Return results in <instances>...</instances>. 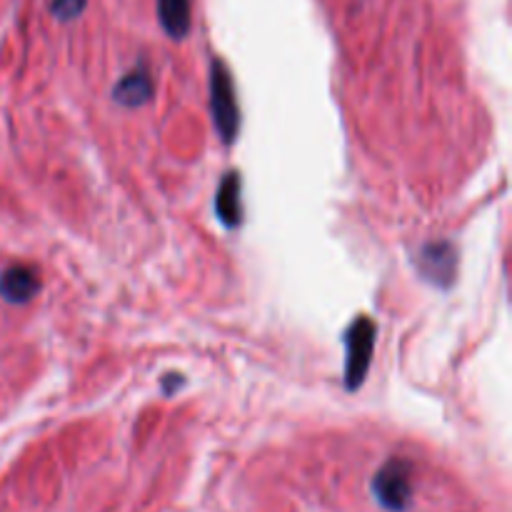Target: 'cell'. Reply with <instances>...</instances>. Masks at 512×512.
<instances>
[{
  "label": "cell",
  "mask_w": 512,
  "mask_h": 512,
  "mask_svg": "<svg viewBox=\"0 0 512 512\" xmlns=\"http://www.w3.org/2000/svg\"><path fill=\"white\" fill-rule=\"evenodd\" d=\"M210 110H213L215 128L225 143H233L240 130V110L235 100L233 78L223 60H213L210 65Z\"/></svg>",
  "instance_id": "6da1fadb"
},
{
  "label": "cell",
  "mask_w": 512,
  "mask_h": 512,
  "mask_svg": "<svg viewBox=\"0 0 512 512\" xmlns=\"http://www.w3.org/2000/svg\"><path fill=\"white\" fill-rule=\"evenodd\" d=\"M413 465L408 460H388L373 478V495L380 508L390 512H405L413 500Z\"/></svg>",
  "instance_id": "7a4b0ae2"
},
{
  "label": "cell",
  "mask_w": 512,
  "mask_h": 512,
  "mask_svg": "<svg viewBox=\"0 0 512 512\" xmlns=\"http://www.w3.org/2000/svg\"><path fill=\"white\" fill-rule=\"evenodd\" d=\"M348 358H345V388L358 390L368 375L375 348V323L370 318H358L345 335Z\"/></svg>",
  "instance_id": "3957f363"
},
{
  "label": "cell",
  "mask_w": 512,
  "mask_h": 512,
  "mask_svg": "<svg viewBox=\"0 0 512 512\" xmlns=\"http://www.w3.org/2000/svg\"><path fill=\"white\" fill-rule=\"evenodd\" d=\"M40 290V275L38 270L30 265H10L3 275H0V298L5 303L25 305L38 295Z\"/></svg>",
  "instance_id": "277c9868"
},
{
  "label": "cell",
  "mask_w": 512,
  "mask_h": 512,
  "mask_svg": "<svg viewBox=\"0 0 512 512\" xmlns=\"http://www.w3.org/2000/svg\"><path fill=\"white\" fill-rule=\"evenodd\" d=\"M420 273L438 285H450L455 273V248L450 243H428L418 258Z\"/></svg>",
  "instance_id": "5b68a950"
},
{
  "label": "cell",
  "mask_w": 512,
  "mask_h": 512,
  "mask_svg": "<svg viewBox=\"0 0 512 512\" xmlns=\"http://www.w3.org/2000/svg\"><path fill=\"white\" fill-rule=\"evenodd\" d=\"M215 210L228 228H238L243 220V185H240L238 173H228L223 178L218 198H215Z\"/></svg>",
  "instance_id": "8992f818"
},
{
  "label": "cell",
  "mask_w": 512,
  "mask_h": 512,
  "mask_svg": "<svg viewBox=\"0 0 512 512\" xmlns=\"http://www.w3.org/2000/svg\"><path fill=\"white\" fill-rule=\"evenodd\" d=\"M153 95V80L145 73L143 68L135 70V73L125 75L113 90V98L118 100L120 105H128V108H138V105H145Z\"/></svg>",
  "instance_id": "52a82bcc"
},
{
  "label": "cell",
  "mask_w": 512,
  "mask_h": 512,
  "mask_svg": "<svg viewBox=\"0 0 512 512\" xmlns=\"http://www.w3.org/2000/svg\"><path fill=\"white\" fill-rule=\"evenodd\" d=\"M158 18L170 38H185L190 30V0H158Z\"/></svg>",
  "instance_id": "ba28073f"
},
{
  "label": "cell",
  "mask_w": 512,
  "mask_h": 512,
  "mask_svg": "<svg viewBox=\"0 0 512 512\" xmlns=\"http://www.w3.org/2000/svg\"><path fill=\"white\" fill-rule=\"evenodd\" d=\"M85 3H88V0H53V3H50V10H53V15L58 20H73L75 15L83 13Z\"/></svg>",
  "instance_id": "9c48e42d"
},
{
  "label": "cell",
  "mask_w": 512,
  "mask_h": 512,
  "mask_svg": "<svg viewBox=\"0 0 512 512\" xmlns=\"http://www.w3.org/2000/svg\"><path fill=\"white\" fill-rule=\"evenodd\" d=\"M178 385H183V380H173V378H168V380H165V383H163V390H165V395H168L170 393V388H178Z\"/></svg>",
  "instance_id": "30bf717a"
}]
</instances>
